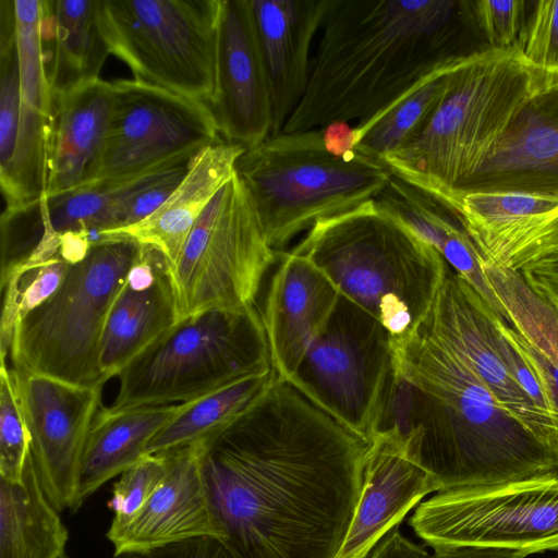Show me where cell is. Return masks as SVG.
I'll use <instances>...</instances> for the list:
<instances>
[{
    "label": "cell",
    "instance_id": "1",
    "mask_svg": "<svg viewBox=\"0 0 558 558\" xmlns=\"http://www.w3.org/2000/svg\"><path fill=\"white\" fill-rule=\"evenodd\" d=\"M197 445L218 537L235 558H337L367 440L277 377Z\"/></svg>",
    "mask_w": 558,
    "mask_h": 558
},
{
    "label": "cell",
    "instance_id": "2",
    "mask_svg": "<svg viewBox=\"0 0 558 558\" xmlns=\"http://www.w3.org/2000/svg\"><path fill=\"white\" fill-rule=\"evenodd\" d=\"M392 351L375 434L416 428L420 462L439 492L558 473L553 450L498 402L442 338L421 325L407 338H392Z\"/></svg>",
    "mask_w": 558,
    "mask_h": 558
},
{
    "label": "cell",
    "instance_id": "3",
    "mask_svg": "<svg viewBox=\"0 0 558 558\" xmlns=\"http://www.w3.org/2000/svg\"><path fill=\"white\" fill-rule=\"evenodd\" d=\"M468 2L327 0L306 92L282 132L373 122L435 74L471 52L454 49Z\"/></svg>",
    "mask_w": 558,
    "mask_h": 558
},
{
    "label": "cell",
    "instance_id": "4",
    "mask_svg": "<svg viewBox=\"0 0 558 558\" xmlns=\"http://www.w3.org/2000/svg\"><path fill=\"white\" fill-rule=\"evenodd\" d=\"M541 71L517 47L473 51L427 125L384 163L449 208L499 150L541 87Z\"/></svg>",
    "mask_w": 558,
    "mask_h": 558
},
{
    "label": "cell",
    "instance_id": "5",
    "mask_svg": "<svg viewBox=\"0 0 558 558\" xmlns=\"http://www.w3.org/2000/svg\"><path fill=\"white\" fill-rule=\"evenodd\" d=\"M291 253L310 259L393 339L418 329L449 267L376 201L316 222Z\"/></svg>",
    "mask_w": 558,
    "mask_h": 558
},
{
    "label": "cell",
    "instance_id": "6",
    "mask_svg": "<svg viewBox=\"0 0 558 558\" xmlns=\"http://www.w3.org/2000/svg\"><path fill=\"white\" fill-rule=\"evenodd\" d=\"M234 170L277 253L316 222L376 201L393 177L384 162L357 151L333 153L319 129L269 135L246 148Z\"/></svg>",
    "mask_w": 558,
    "mask_h": 558
},
{
    "label": "cell",
    "instance_id": "7",
    "mask_svg": "<svg viewBox=\"0 0 558 558\" xmlns=\"http://www.w3.org/2000/svg\"><path fill=\"white\" fill-rule=\"evenodd\" d=\"M142 250L131 238L106 235L70 264L56 292L15 325L8 352L12 367L75 386H104L106 322Z\"/></svg>",
    "mask_w": 558,
    "mask_h": 558
},
{
    "label": "cell",
    "instance_id": "8",
    "mask_svg": "<svg viewBox=\"0 0 558 558\" xmlns=\"http://www.w3.org/2000/svg\"><path fill=\"white\" fill-rule=\"evenodd\" d=\"M271 368L256 307L213 308L180 320L130 362L109 409L185 403Z\"/></svg>",
    "mask_w": 558,
    "mask_h": 558
},
{
    "label": "cell",
    "instance_id": "9",
    "mask_svg": "<svg viewBox=\"0 0 558 558\" xmlns=\"http://www.w3.org/2000/svg\"><path fill=\"white\" fill-rule=\"evenodd\" d=\"M220 0H99L110 53L134 80L206 104L213 100Z\"/></svg>",
    "mask_w": 558,
    "mask_h": 558
},
{
    "label": "cell",
    "instance_id": "10",
    "mask_svg": "<svg viewBox=\"0 0 558 558\" xmlns=\"http://www.w3.org/2000/svg\"><path fill=\"white\" fill-rule=\"evenodd\" d=\"M276 257L251 195L234 172L203 210L179 258L170 265L180 319L213 308L255 306Z\"/></svg>",
    "mask_w": 558,
    "mask_h": 558
},
{
    "label": "cell",
    "instance_id": "11",
    "mask_svg": "<svg viewBox=\"0 0 558 558\" xmlns=\"http://www.w3.org/2000/svg\"><path fill=\"white\" fill-rule=\"evenodd\" d=\"M392 371L390 332L340 295L296 371L284 381L343 427L371 442Z\"/></svg>",
    "mask_w": 558,
    "mask_h": 558
},
{
    "label": "cell",
    "instance_id": "12",
    "mask_svg": "<svg viewBox=\"0 0 558 558\" xmlns=\"http://www.w3.org/2000/svg\"><path fill=\"white\" fill-rule=\"evenodd\" d=\"M426 544L482 545L527 555L558 549V473L438 492L410 519Z\"/></svg>",
    "mask_w": 558,
    "mask_h": 558
},
{
    "label": "cell",
    "instance_id": "13",
    "mask_svg": "<svg viewBox=\"0 0 558 558\" xmlns=\"http://www.w3.org/2000/svg\"><path fill=\"white\" fill-rule=\"evenodd\" d=\"M111 88L109 130L90 183L190 160L225 141L206 104L137 80H117Z\"/></svg>",
    "mask_w": 558,
    "mask_h": 558
},
{
    "label": "cell",
    "instance_id": "14",
    "mask_svg": "<svg viewBox=\"0 0 558 558\" xmlns=\"http://www.w3.org/2000/svg\"><path fill=\"white\" fill-rule=\"evenodd\" d=\"M10 369L44 493L59 512L75 511L82 458L99 411L104 386H75Z\"/></svg>",
    "mask_w": 558,
    "mask_h": 558
},
{
    "label": "cell",
    "instance_id": "15",
    "mask_svg": "<svg viewBox=\"0 0 558 558\" xmlns=\"http://www.w3.org/2000/svg\"><path fill=\"white\" fill-rule=\"evenodd\" d=\"M495 316L483 296L449 266L422 325L457 349L498 402L558 458V425L535 408L510 374L497 347Z\"/></svg>",
    "mask_w": 558,
    "mask_h": 558
},
{
    "label": "cell",
    "instance_id": "16",
    "mask_svg": "<svg viewBox=\"0 0 558 558\" xmlns=\"http://www.w3.org/2000/svg\"><path fill=\"white\" fill-rule=\"evenodd\" d=\"M221 137L253 147L271 133V101L250 0H220L209 105Z\"/></svg>",
    "mask_w": 558,
    "mask_h": 558
},
{
    "label": "cell",
    "instance_id": "17",
    "mask_svg": "<svg viewBox=\"0 0 558 558\" xmlns=\"http://www.w3.org/2000/svg\"><path fill=\"white\" fill-rule=\"evenodd\" d=\"M45 1L14 0L20 65V117L14 158L9 177L0 183L5 210L45 195L47 146L53 95L47 72L43 37Z\"/></svg>",
    "mask_w": 558,
    "mask_h": 558
},
{
    "label": "cell",
    "instance_id": "18",
    "mask_svg": "<svg viewBox=\"0 0 558 558\" xmlns=\"http://www.w3.org/2000/svg\"><path fill=\"white\" fill-rule=\"evenodd\" d=\"M439 492L421 464L418 437L390 428L369 442L360 502L337 558H366L376 545L427 494Z\"/></svg>",
    "mask_w": 558,
    "mask_h": 558
},
{
    "label": "cell",
    "instance_id": "19",
    "mask_svg": "<svg viewBox=\"0 0 558 558\" xmlns=\"http://www.w3.org/2000/svg\"><path fill=\"white\" fill-rule=\"evenodd\" d=\"M180 320L170 264L159 251L143 244L106 322L99 357L105 379L119 376Z\"/></svg>",
    "mask_w": 558,
    "mask_h": 558
},
{
    "label": "cell",
    "instance_id": "20",
    "mask_svg": "<svg viewBox=\"0 0 558 558\" xmlns=\"http://www.w3.org/2000/svg\"><path fill=\"white\" fill-rule=\"evenodd\" d=\"M339 291L310 259L289 252L271 277L264 314L272 368L288 380L324 328Z\"/></svg>",
    "mask_w": 558,
    "mask_h": 558
},
{
    "label": "cell",
    "instance_id": "21",
    "mask_svg": "<svg viewBox=\"0 0 558 558\" xmlns=\"http://www.w3.org/2000/svg\"><path fill=\"white\" fill-rule=\"evenodd\" d=\"M250 7L270 93V135H277L306 92L310 48L327 0H250Z\"/></svg>",
    "mask_w": 558,
    "mask_h": 558
},
{
    "label": "cell",
    "instance_id": "22",
    "mask_svg": "<svg viewBox=\"0 0 558 558\" xmlns=\"http://www.w3.org/2000/svg\"><path fill=\"white\" fill-rule=\"evenodd\" d=\"M166 474L134 520L109 541L114 557L191 537L218 536L209 510L197 442L163 451Z\"/></svg>",
    "mask_w": 558,
    "mask_h": 558
},
{
    "label": "cell",
    "instance_id": "23",
    "mask_svg": "<svg viewBox=\"0 0 558 558\" xmlns=\"http://www.w3.org/2000/svg\"><path fill=\"white\" fill-rule=\"evenodd\" d=\"M111 106V82L101 78L53 95L45 196L93 181L107 140Z\"/></svg>",
    "mask_w": 558,
    "mask_h": 558
},
{
    "label": "cell",
    "instance_id": "24",
    "mask_svg": "<svg viewBox=\"0 0 558 558\" xmlns=\"http://www.w3.org/2000/svg\"><path fill=\"white\" fill-rule=\"evenodd\" d=\"M246 148L220 141L198 154L163 204L143 221L106 235H123L159 251L170 265L179 258L198 217L216 193L232 178L238 158Z\"/></svg>",
    "mask_w": 558,
    "mask_h": 558
},
{
    "label": "cell",
    "instance_id": "25",
    "mask_svg": "<svg viewBox=\"0 0 558 558\" xmlns=\"http://www.w3.org/2000/svg\"><path fill=\"white\" fill-rule=\"evenodd\" d=\"M468 192L558 196V122L529 107L499 150L461 187L456 198Z\"/></svg>",
    "mask_w": 558,
    "mask_h": 558
},
{
    "label": "cell",
    "instance_id": "26",
    "mask_svg": "<svg viewBox=\"0 0 558 558\" xmlns=\"http://www.w3.org/2000/svg\"><path fill=\"white\" fill-rule=\"evenodd\" d=\"M183 403L98 411L82 458L75 511L101 485L146 456L149 441Z\"/></svg>",
    "mask_w": 558,
    "mask_h": 558
},
{
    "label": "cell",
    "instance_id": "27",
    "mask_svg": "<svg viewBox=\"0 0 558 558\" xmlns=\"http://www.w3.org/2000/svg\"><path fill=\"white\" fill-rule=\"evenodd\" d=\"M43 37L53 47L47 62L52 95L96 81L110 54L98 19L99 0H44Z\"/></svg>",
    "mask_w": 558,
    "mask_h": 558
},
{
    "label": "cell",
    "instance_id": "28",
    "mask_svg": "<svg viewBox=\"0 0 558 558\" xmlns=\"http://www.w3.org/2000/svg\"><path fill=\"white\" fill-rule=\"evenodd\" d=\"M68 538L29 454L22 483L0 480V558H61Z\"/></svg>",
    "mask_w": 558,
    "mask_h": 558
},
{
    "label": "cell",
    "instance_id": "29",
    "mask_svg": "<svg viewBox=\"0 0 558 558\" xmlns=\"http://www.w3.org/2000/svg\"><path fill=\"white\" fill-rule=\"evenodd\" d=\"M376 202L435 248L457 274L471 283L480 282L481 256L451 208L395 175Z\"/></svg>",
    "mask_w": 558,
    "mask_h": 558
},
{
    "label": "cell",
    "instance_id": "30",
    "mask_svg": "<svg viewBox=\"0 0 558 558\" xmlns=\"http://www.w3.org/2000/svg\"><path fill=\"white\" fill-rule=\"evenodd\" d=\"M472 53V52H471ZM471 53L435 74L363 129L352 125L354 150L381 161L415 137L454 88Z\"/></svg>",
    "mask_w": 558,
    "mask_h": 558
},
{
    "label": "cell",
    "instance_id": "31",
    "mask_svg": "<svg viewBox=\"0 0 558 558\" xmlns=\"http://www.w3.org/2000/svg\"><path fill=\"white\" fill-rule=\"evenodd\" d=\"M277 378L274 368L250 375L183 403L181 411L149 441L146 454L159 453L197 442L217 430Z\"/></svg>",
    "mask_w": 558,
    "mask_h": 558
},
{
    "label": "cell",
    "instance_id": "32",
    "mask_svg": "<svg viewBox=\"0 0 558 558\" xmlns=\"http://www.w3.org/2000/svg\"><path fill=\"white\" fill-rule=\"evenodd\" d=\"M70 264L63 256L57 255L39 263L23 265L1 282V357L8 355L15 325L56 292Z\"/></svg>",
    "mask_w": 558,
    "mask_h": 558
},
{
    "label": "cell",
    "instance_id": "33",
    "mask_svg": "<svg viewBox=\"0 0 558 558\" xmlns=\"http://www.w3.org/2000/svg\"><path fill=\"white\" fill-rule=\"evenodd\" d=\"M468 234L558 211V196L525 192H468L451 208Z\"/></svg>",
    "mask_w": 558,
    "mask_h": 558
},
{
    "label": "cell",
    "instance_id": "34",
    "mask_svg": "<svg viewBox=\"0 0 558 558\" xmlns=\"http://www.w3.org/2000/svg\"><path fill=\"white\" fill-rule=\"evenodd\" d=\"M481 268L508 322L514 328L539 333L558 353V307L535 293L518 270L482 260Z\"/></svg>",
    "mask_w": 558,
    "mask_h": 558
},
{
    "label": "cell",
    "instance_id": "35",
    "mask_svg": "<svg viewBox=\"0 0 558 558\" xmlns=\"http://www.w3.org/2000/svg\"><path fill=\"white\" fill-rule=\"evenodd\" d=\"M0 183L9 177L20 117V65L14 0L0 1Z\"/></svg>",
    "mask_w": 558,
    "mask_h": 558
},
{
    "label": "cell",
    "instance_id": "36",
    "mask_svg": "<svg viewBox=\"0 0 558 558\" xmlns=\"http://www.w3.org/2000/svg\"><path fill=\"white\" fill-rule=\"evenodd\" d=\"M31 454V435L12 372L1 357L0 367V480L22 483Z\"/></svg>",
    "mask_w": 558,
    "mask_h": 558
},
{
    "label": "cell",
    "instance_id": "37",
    "mask_svg": "<svg viewBox=\"0 0 558 558\" xmlns=\"http://www.w3.org/2000/svg\"><path fill=\"white\" fill-rule=\"evenodd\" d=\"M166 471V454L159 452L144 456L121 474L108 504L114 514L107 532L108 539L134 520L162 481Z\"/></svg>",
    "mask_w": 558,
    "mask_h": 558
},
{
    "label": "cell",
    "instance_id": "38",
    "mask_svg": "<svg viewBox=\"0 0 558 558\" xmlns=\"http://www.w3.org/2000/svg\"><path fill=\"white\" fill-rule=\"evenodd\" d=\"M515 47L536 70L558 71V0L534 2Z\"/></svg>",
    "mask_w": 558,
    "mask_h": 558
},
{
    "label": "cell",
    "instance_id": "39",
    "mask_svg": "<svg viewBox=\"0 0 558 558\" xmlns=\"http://www.w3.org/2000/svg\"><path fill=\"white\" fill-rule=\"evenodd\" d=\"M470 7L490 48L506 49L518 45L524 27L525 1L481 0L470 3Z\"/></svg>",
    "mask_w": 558,
    "mask_h": 558
},
{
    "label": "cell",
    "instance_id": "40",
    "mask_svg": "<svg viewBox=\"0 0 558 558\" xmlns=\"http://www.w3.org/2000/svg\"><path fill=\"white\" fill-rule=\"evenodd\" d=\"M116 558H235L221 538L204 535L146 550L125 553Z\"/></svg>",
    "mask_w": 558,
    "mask_h": 558
},
{
    "label": "cell",
    "instance_id": "41",
    "mask_svg": "<svg viewBox=\"0 0 558 558\" xmlns=\"http://www.w3.org/2000/svg\"><path fill=\"white\" fill-rule=\"evenodd\" d=\"M518 271L535 293L558 307V245L526 262Z\"/></svg>",
    "mask_w": 558,
    "mask_h": 558
},
{
    "label": "cell",
    "instance_id": "42",
    "mask_svg": "<svg viewBox=\"0 0 558 558\" xmlns=\"http://www.w3.org/2000/svg\"><path fill=\"white\" fill-rule=\"evenodd\" d=\"M430 558H525L526 553L482 545H437Z\"/></svg>",
    "mask_w": 558,
    "mask_h": 558
},
{
    "label": "cell",
    "instance_id": "43",
    "mask_svg": "<svg viewBox=\"0 0 558 558\" xmlns=\"http://www.w3.org/2000/svg\"><path fill=\"white\" fill-rule=\"evenodd\" d=\"M368 558H430L420 545L402 535L395 526L376 545Z\"/></svg>",
    "mask_w": 558,
    "mask_h": 558
},
{
    "label": "cell",
    "instance_id": "44",
    "mask_svg": "<svg viewBox=\"0 0 558 558\" xmlns=\"http://www.w3.org/2000/svg\"><path fill=\"white\" fill-rule=\"evenodd\" d=\"M530 108L558 122V71L542 73L541 87Z\"/></svg>",
    "mask_w": 558,
    "mask_h": 558
},
{
    "label": "cell",
    "instance_id": "45",
    "mask_svg": "<svg viewBox=\"0 0 558 558\" xmlns=\"http://www.w3.org/2000/svg\"><path fill=\"white\" fill-rule=\"evenodd\" d=\"M61 558H70V557H68L66 555H63Z\"/></svg>",
    "mask_w": 558,
    "mask_h": 558
}]
</instances>
